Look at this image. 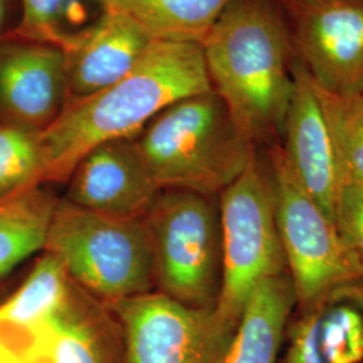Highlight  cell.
<instances>
[{
	"mask_svg": "<svg viewBox=\"0 0 363 363\" xmlns=\"http://www.w3.org/2000/svg\"><path fill=\"white\" fill-rule=\"evenodd\" d=\"M52 363H128L123 328L111 306L70 277L58 310L48 320Z\"/></svg>",
	"mask_w": 363,
	"mask_h": 363,
	"instance_id": "cell-14",
	"label": "cell"
},
{
	"mask_svg": "<svg viewBox=\"0 0 363 363\" xmlns=\"http://www.w3.org/2000/svg\"><path fill=\"white\" fill-rule=\"evenodd\" d=\"M40 132L0 123V198L42 184Z\"/></svg>",
	"mask_w": 363,
	"mask_h": 363,
	"instance_id": "cell-21",
	"label": "cell"
},
{
	"mask_svg": "<svg viewBox=\"0 0 363 363\" xmlns=\"http://www.w3.org/2000/svg\"><path fill=\"white\" fill-rule=\"evenodd\" d=\"M295 308L296 295L288 272L262 280L247 300L220 363H279Z\"/></svg>",
	"mask_w": 363,
	"mask_h": 363,
	"instance_id": "cell-15",
	"label": "cell"
},
{
	"mask_svg": "<svg viewBox=\"0 0 363 363\" xmlns=\"http://www.w3.org/2000/svg\"><path fill=\"white\" fill-rule=\"evenodd\" d=\"M218 202L222 286L216 315L234 333L255 288L265 279L288 272L267 151H256L245 171L220 193Z\"/></svg>",
	"mask_w": 363,
	"mask_h": 363,
	"instance_id": "cell-5",
	"label": "cell"
},
{
	"mask_svg": "<svg viewBox=\"0 0 363 363\" xmlns=\"http://www.w3.org/2000/svg\"><path fill=\"white\" fill-rule=\"evenodd\" d=\"M67 101L65 52L45 42L0 39V123L42 130Z\"/></svg>",
	"mask_w": 363,
	"mask_h": 363,
	"instance_id": "cell-10",
	"label": "cell"
},
{
	"mask_svg": "<svg viewBox=\"0 0 363 363\" xmlns=\"http://www.w3.org/2000/svg\"><path fill=\"white\" fill-rule=\"evenodd\" d=\"M19 21L7 35L58 46L77 45L108 10L103 0H19Z\"/></svg>",
	"mask_w": 363,
	"mask_h": 363,
	"instance_id": "cell-19",
	"label": "cell"
},
{
	"mask_svg": "<svg viewBox=\"0 0 363 363\" xmlns=\"http://www.w3.org/2000/svg\"><path fill=\"white\" fill-rule=\"evenodd\" d=\"M325 363H363V310L350 300L333 301L322 316Z\"/></svg>",
	"mask_w": 363,
	"mask_h": 363,
	"instance_id": "cell-22",
	"label": "cell"
},
{
	"mask_svg": "<svg viewBox=\"0 0 363 363\" xmlns=\"http://www.w3.org/2000/svg\"><path fill=\"white\" fill-rule=\"evenodd\" d=\"M157 42L199 43L232 0H103Z\"/></svg>",
	"mask_w": 363,
	"mask_h": 363,
	"instance_id": "cell-17",
	"label": "cell"
},
{
	"mask_svg": "<svg viewBox=\"0 0 363 363\" xmlns=\"http://www.w3.org/2000/svg\"><path fill=\"white\" fill-rule=\"evenodd\" d=\"M335 228L363 281V187L345 177L337 194Z\"/></svg>",
	"mask_w": 363,
	"mask_h": 363,
	"instance_id": "cell-23",
	"label": "cell"
},
{
	"mask_svg": "<svg viewBox=\"0 0 363 363\" xmlns=\"http://www.w3.org/2000/svg\"><path fill=\"white\" fill-rule=\"evenodd\" d=\"M45 250L67 276L106 304L155 291V253L144 218H116L58 198Z\"/></svg>",
	"mask_w": 363,
	"mask_h": 363,
	"instance_id": "cell-4",
	"label": "cell"
},
{
	"mask_svg": "<svg viewBox=\"0 0 363 363\" xmlns=\"http://www.w3.org/2000/svg\"><path fill=\"white\" fill-rule=\"evenodd\" d=\"M295 55L320 91L363 94V0H277Z\"/></svg>",
	"mask_w": 363,
	"mask_h": 363,
	"instance_id": "cell-9",
	"label": "cell"
},
{
	"mask_svg": "<svg viewBox=\"0 0 363 363\" xmlns=\"http://www.w3.org/2000/svg\"><path fill=\"white\" fill-rule=\"evenodd\" d=\"M57 201L45 184L0 198V276L45 247Z\"/></svg>",
	"mask_w": 363,
	"mask_h": 363,
	"instance_id": "cell-18",
	"label": "cell"
},
{
	"mask_svg": "<svg viewBox=\"0 0 363 363\" xmlns=\"http://www.w3.org/2000/svg\"><path fill=\"white\" fill-rule=\"evenodd\" d=\"M279 148L300 187L310 195L325 217L335 223L342 172L311 78L298 58L295 61V91Z\"/></svg>",
	"mask_w": 363,
	"mask_h": 363,
	"instance_id": "cell-12",
	"label": "cell"
},
{
	"mask_svg": "<svg viewBox=\"0 0 363 363\" xmlns=\"http://www.w3.org/2000/svg\"><path fill=\"white\" fill-rule=\"evenodd\" d=\"M213 91L257 148L280 143L295 91L292 39L277 0H232L202 42Z\"/></svg>",
	"mask_w": 363,
	"mask_h": 363,
	"instance_id": "cell-1",
	"label": "cell"
},
{
	"mask_svg": "<svg viewBox=\"0 0 363 363\" xmlns=\"http://www.w3.org/2000/svg\"><path fill=\"white\" fill-rule=\"evenodd\" d=\"M0 363H52L48 347V322L16 346L0 350Z\"/></svg>",
	"mask_w": 363,
	"mask_h": 363,
	"instance_id": "cell-25",
	"label": "cell"
},
{
	"mask_svg": "<svg viewBox=\"0 0 363 363\" xmlns=\"http://www.w3.org/2000/svg\"><path fill=\"white\" fill-rule=\"evenodd\" d=\"M155 253V291L182 304L216 310L222 286L218 196L163 190L145 217Z\"/></svg>",
	"mask_w": 363,
	"mask_h": 363,
	"instance_id": "cell-6",
	"label": "cell"
},
{
	"mask_svg": "<svg viewBox=\"0 0 363 363\" xmlns=\"http://www.w3.org/2000/svg\"><path fill=\"white\" fill-rule=\"evenodd\" d=\"M312 86L333 136L342 177L363 187V94L340 97Z\"/></svg>",
	"mask_w": 363,
	"mask_h": 363,
	"instance_id": "cell-20",
	"label": "cell"
},
{
	"mask_svg": "<svg viewBox=\"0 0 363 363\" xmlns=\"http://www.w3.org/2000/svg\"><path fill=\"white\" fill-rule=\"evenodd\" d=\"M211 89L202 45L154 40L125 77L67 103L52 125L40 132V183L67 182L94 147L133 138L169 105Z\"/></svg>",
	"mask_w": 363,
	"mask_h": 363,
	"instance_id": "cell-2",
	"label": "cell"
},
{
	"mask_svg": "<svg viewBox=\"0 0 363 363\" xmlns=\"http://www.w3.org/2000/svg\"><path fill=\"white\" fill-rule=\"evenodd\" d=\"M19 0H0V39L13 31L19 21Z\"/></svg>",
	"mask_w": 363,
	"mask_h": 363,
	"instance_id": "cell-26",
	"label": "cell"
},
{
	"mask_svg": "<svg viewBox=\"0 0 363 363\" xmlns=\"http://www.w3.org/2000/svg\"><path fill=\"white\" fill-rule=\"evenodd\" d=\"M340 300H350L352 303H355L357 306H359L363 310V283L352 286L349 291H346Z\"/></svg>",
	"mask_w": 363,
	"mask_h": 363,
	"instance_id": "cell-27",
	"label": "cell"
},
{
	"mask_svg": "<svg viewBox=\"0 0 363 363\" xmlns=\"http://www.w3.org/2000/svg\"><path fill=\"white\" fill-rule=\"evenodd\" d=\"M265 151L272 166L277 229L296 295L295 310L328 307L363 283L361 274L342 245L335 223L289 172L279 143Z\"/></svg>",
	"mask_w": 363,
	"mask_h": 363,
	"instance_id": "cell-7",
	"label": "cell"
},
{
	"mask_svg": "<svg viewBox=\"0 0 363 363\" xmlns=\"http://www.w3.org/2000/svg\"><path fill=\"white\" fill-rule=\"evenodd\" d=\"M67 284L64 264L45 250L25 283L0 304V350L45 325L61 306Z\"/></svg>",
	"mask_w": 363,
	"mask_h": 363,
	"instance_id": "cell-16",
	"label": "cell"
},
{
	"mask_svg": "<svg viewBox=\"0 0 363 363\" xmlns=\"http://www.w3.org/2000/svg\"><path fill=\"white\" fill-rule=\"evenodd\" d=\"M64 199L116 218H144L162 193L144 166L133 138L91 150L67 179Z\"/></svg>",
	"mask_w": 363,
	"mask_h": 363,
	"instance_id": "cell-11",
	"label": "cell"
},
{
	"mask_svg": "<svg viewBox=\"0 0 363 363\" xmlns=\"http://www.w3.org/2000/svg\"><path fill=\"white\" fill-rule=\"evenodd\" d=\"M128 363H220L234 333L216 310L191 308L157 291L109 304Z\"/></svg>",
	"mask_w": 363,
	"mask_h": 363,
	"instance_id": "cell-8",
	"label": "cell"
},
{
	"mask_svg": "<svg viewBox=\"0 0 363 363\" xmlns=\"http://www.w3.org/2000/svg\"><path fill=\"white\" fill-rule=\"evenodd\" d=\"M157 187L220 196L259 150L238 130L216 91L182 99L133 136Z\"/></svg>",
	"mask_w": 363,
	"mask_h": 363,
	"instance_id": "cell-3",
	"label": "cell"
},
{
	"mask_svg": "<svg viewBox=\"0 0 363 363\" xmlns=\"http://www.w3.org/2000/svg\"><path fill=\"white\" fill-rule=\"evenodd\" d=\"M327 307L296 310L286 328V351L279 363H325L320 347V322Z\"/></svg>",
	"mask_w": 363,
	"mask_h": 363,
	"instance_id": "cell-24",
	"label": "cell"
},
{
	"mask_svg": "<svg viewBox=\"0 0 363 363\" xmlns=\"http://www.w3.org/2000/svg\"><path fill=\"white\" fill-rule=\"evenodd\" d=\"M154 40L123 13L108 10L65 52L67 103L86 99L125 77Z\"/></svg>",
	"mask_w": 363,
	"mask_h": 363,
	"instance_id": "cell-13",
	"label": "cell"
}]
</instances>
